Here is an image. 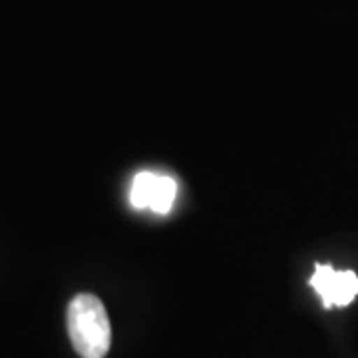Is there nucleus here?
<instances>
[{
  "label": "nucleus",
  "mask_w": 358,
  "mask_h": 358,
  "mask_svg": "<svg viewBox=\"0 0 358 358\" xmlns=\"http://www.w3.org/2000/svg\"><path fill=\"white\" fill-rule=\"evenodd\" d=\"M176 195H178V183H176V179L154 173L152 185H150L148 209H152L155 213H167L173 207Z\"/></svg>",
  "instance_id": "3"
},
{
  "label": "nucleus",
  "mask_w": 358,
  "mask_h": 358,
  "mask_svg": "<svg viewBox=\"0 0 358 358\" xmlns=\"http://www.w3.org/2000/svg\"><path fill=\"white\" fill-rule=\"evenodd\" d=\"M68 334L82 358H103L112 345V327L103 303L94 294H76L68 307Z\"/></svg>",
  "instance_id": "1"
},
{
  "label": "nucleus",
  "mask_w": 358,
  "mask_h": 358,
  "mask_svg": "<svg viewBox=\"0 0 358 358\" xmlns=\"http://www.w3.org/2000/svg\"><path fill=\"white\" fill-rule=\"evenodd\" d=\"M310 287L319 293L322 307H348L358 294L355 271H336L333 265H317L310 277Z\"/></svg>",
  "instance_id": "2"
}]
</instances>
